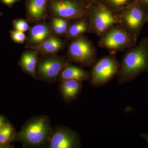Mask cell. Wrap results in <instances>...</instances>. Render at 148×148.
<instances>
[{"label":"cell","instance_id":"obj_1","mask_svg":"<svg viewBox=\"0 0 148 148\" xmlns=\"http://www.w3.org/2000/svg\"><path fill=\"white\" fill-rule=\"evenodd\" d=\"M148 72V36L125 51L120 62L117 79L119 84L132 81L140 74Z\"/></svg>","mask_w":148,"mask_h":148},{"label":"cell","instance_id":"obj_2","mask_svg":"<svg viewBox=\"0 0 148 148\" xmlns=\"http://www.w3.org/2000/svg\"><path fill=\"white\" fill-rule=\"evenodd\" d=\"M53 130L47 116H33L16 132L14 141L20 142L25 148L47 147Z\"/></svg>","mask_w":148,"mask_h":148},{"label":"cell","instance_id":"obj_3","mask_svg":"<svg viewBox=\"0 0 148 148\" xmlns=\"http://www.w3.org/2000/svg\"><path fill=\"white\" fill-rule=\"evenodd\" d=\"M86 11L91 34L98 36L119 24L117 13L110 10L99 0H93L87 4Z\"/></svg>","mask_w":148,"mask_h":148},{"label":"cell","instance_id":"obj_4","mask_svg":"<svg viewBox=\"0 0 148 148\" xmlns=\"http://www.w3.org/2000/svg\"><path fill=\"white\" fill-rule=\"evenodd\" d=\"M66 57L71 63L86 67H92L98 60L96 48L84 34L70 40Z\"/></svg>","mask_w":148,"mask_h":148},{"label":"cell","instance_id":"obj_5","mask_svg":"<svg viewBox=\"0 0 148 148\" xmlns=\"http://www.w3.org/2000/svg\"><path fill=\"white\" fill-rule=\"evenodd\" d=\"M99 37L98 46L112 55L117 51H125L137 45V41L119 24L112 26Z\"/></svg>","mask_w":148,"mask_h":148},{"label":"cell","instance_id":"obj_6","mask_svg":"<svg viewBox=\"0 0 148 148\" xmlns=\"http://www.w3.org/2000/svg\"><path fill=\"white\" fill-rule=\"evenodd\" d=\"M117 13L119 24L137 41L143 27L147 22V11L133 0L127 7Z\"/></svg>","mask_w":148,"mask_h":148},{"label":"cell","instance_id":"obj_7","mask_svg":"<svg viewBox=\"0 0 148 148\" xmlns=\"http://www.w3.org/2000/svg\"><path fill=\"white\" fill-rule=\"evenodd\" d=\"M43 56L38 58L35 73L37 79L49 83L57 82L63 69L71 63L66 56L55 54Z\"/></svg>","mask_w":148,"mask_h":148},{"label":"cell","instance_id":"obj_8","mask_svg":"<svg viewBox=\"0 0 148 148\" xmlns=\"http://www.w3.org/2000/svg\"><path fill=\"white\" fill-rule=\"evenodd\" d=\"M120 62L114 55H108L98 59L92 66L90 84L94 87H100L111 81L117 75Z\"/></svg>","mask_w":148,"mask_h":148},{"label":"cell","instance_id":"obj_9","mask_svg":"<svg viewBox=\"0 0 148 148\" xmlns=\"http://www.w3.org/2000/svg\"><path fill=\"white\" fill-rule=\"evenodd\" d=\"M87 5L78 0H49V12L51 16L77 20L87 16Z\"/></svg>","mask_w":148,"mask_h":148},{"label":"cell","instance_id":"obj_10","mask_svg":"<svg viewBox=\"0 0 148 148\" xmlns=\"http://www.w3.org/2000/svg\"><path fill=\"white\" fill-rule=\"evenodd\" d=\"M82 147L79 133L67 126L59 125L53 128L47 147L79 148Z\"/></svg>","mask_w":148,"mask_h":148},{"label":"cell","instance_id":"obj_11","mask_svg":"<svg viewBox=\"0 0 148 148\" xmlns=\"http://www.w3.org/2000/svg\"><path fill=\"white\" fill-rule=\"evenodd\" d=\"M27 20L32 23H39L48 17L49 0H26L25 2Z\"/></svg>","mask_w":148,"mask_h":148},{"label":"cell","instance_id":"obj_12","mask_svg":"<svg viewBox=\"0 0 148 148\" xmlns=\"http://www.w3.org/2000/svg\"><path fill=\"white\" fill-rule=\"evenodd\" d=\"M36 24L28 31L26 48L38 45L53 34L50 24L45 20Z\"/></svg>","mask_w":148,"mask_h":148},{"label":"cell","instance_id":"obj_13","mask_svg":"<svg viewBox=\"0 0 148 148\" xmlns=\"http://www.w3.org/2000/svg\"><path fill=\"white\" fill-rule=\"evenodd\" d=\"M66 43L53 34L38 45L27 49L36 51L42 56L54 55L62 50Z\"/></svg>","mask_w":148,"mask_h":148},{"label":"cell","instance_id":"obj_14","mask_svg":"<svg viewBox=\"0 0 148 148\" xmlns=\"http://www.w3.org/2000/svg\"><path fill=\"white\" fill-rule=\"evenodd\" d=\"M60 83L59 89L61 95L64 101L68 103L75 100L82 90V81L68 79Z\"/></svg>","mask_w":148,"mask_h":148},{"label":"cell","instance_id":"obj_15","mask_svg":"<svg viewBox=\"0 0 148 148\" xmlns=\"http://www.w3.org/2000/svg\"><path fill=\"white\" fill-rule=\"evenodd\" d=\"M28 49L23 51L18 64L25 73L37 79L35 71L39 54L36 51Z\"/></svg>","mask_w":148,"mask_h":148},{"label":"cell","instance_id":"obj_16","mask_svg":"<svg viewBox=\"0 0 148 148\" xmlns=\"http://www.w3.org/2000/svg\"><path fill=\"white\" fill-rule=\"evenodd\" d=\"M90 74L79 66L70 64L63 69L58 77V81L68 79L76 80L80 81H90Z\"/></svg>","mask_w":148,"mask_h":148},{"label":"cell","instance_id":"obj_17","mask_svg":"<svg viewBox=\"0 0 148 148\" xmlns=\"http://www.w3.org/2000/svg\"><path fill=\"white\" fill-rule=\"evenodd\" d=\"M91 34L90 24L87 16L72 21L68 31L64 35V41L67 43L72 39L85 33Z\"/></svg>","mask_w":148,"mask_h":148},{"label":"cell","instance_id":"obj_18","mask_svg":"<svg viewBox=\"0 0 148 148\" xmlns=\"http://www.w3.org/2000/svg\"><path fill=\"white\" fill-rule=\"evenodd\" d=\"M16 132L15 127L9 122L0 130V145L4 148L13 147L10 144L14 141Z\"/></svg>","mask_w":148,"mask_h":148},{"label":"cell","instance_id":"obj_19","mask_svg":"<svg viewBox=\"0 0 148 148\" xmlns=\"http://www.w3.org/2000/svg\"><path fill=\"white\" fill-rule=\"evenodd\" d=\"M72 21L69 19L52 16L50 18L49 24L54 34L64 36Z\"/></svg>","mask_w":148,"mask_h":148},{"label":"cell","instance_id":"obj_20","mask_svg":"<svg viewBox=\"0 0 148 148\" xmlns=\"http://www.w3.org/2000/svg\"><path fill=\"white\" fill-rule=\"evenodd\" d=\"M114 12L121 11L130 5L133 0H99Z\"/></svg>","mask_w":148,"mask_h":148},{"label":"cell","instance_id":"obj_21","mask_svg":"<svg viewBox=\"0 0 148 148\" xmlns=\"http://www.w3.org/2000/svg\"><path fill=\"white\" fill-rule=\"evenodd\" d=\"M12 25L14 30L23 32L29 31L30 28L27 20L23 18L15 19L12 22Z\"/></svg>","mask_w":148,"mask_h":148},{"label":"cell","instance_id":"obj_22","mask_svg":"<svg viewBox=\"0 0 148 148\" xmlns=\"http://www.w3.org/2000/svg\"><path fill=\"white\" fill-rule=\"evenodd\" d=\"M12 40L14 42L18 44H23L27 40V37L24 32L13 30L10 32Z\"/></svg>","mask_w":148,"mask_h":148},{"label":"cell","instance_id":"obj_23","mask_svg":"<svg viewBox=\"0 0 148 148\" xmlns=\"http://www.w3.org/2000/svg\"><path fill=\"white\" fill-rule=\"evenodd\" d=\"M20 1L21 0H0V1L5 5L11 8L14 4Z\"/></svg>","mask_w":148,"mask_h":148},{"label":"cell","instance_id":"obj_24","mask_svg":"<svg viewBox=\"0 0 148 148\" xmlns=\"http://www.w3.org/2000/svg\"><path fill=\"white\" fill-rule=\"evenodd\" d=\"M146 11L148 10V0H134Z\"/></svg>","mask_w":148,"mask_h":148},{"label":"cell","instance_id":"obj_25","mask_svg":"<svg viewBox=\"0 0 148 148\" xmlns=\"http://www.w3.org/2000/svg\"><path fill=\"white\" fill-rule=\"evenodd\" d=\"M9 122L6 117L3 115L0 114V130L5 125Z\"/></svg>","mask_w":148,"mask_h":148},{"label":"cell","instance_id":"obj_26","mask_svg":"<svg viewBox=\"0 0 148 148\" xmlns=\"http://www.w3.org/2000/svg\"><path fill=\"white\" fill-rule=\"evenodd\" d=\"M140 137L143 138L144 140L147 141L148 145V134H140Z\"/></svg>","mask_w":148,"mask_h":148},{"label":"cell","instance_id":"obj_27","mask_svg":"<svg viewBox=\"0 0 148 148\" xmlns=\"http://www.w3.org/2000/svg\"><path fill=\"white\" fill-rule=\"evenodd\" d=\"M78 1H82V2L85 3L87 5V4H88L89 3H90V2L93 1V0H78Z\"/></svg>","mask_w":148,"mask_h":148},{"label":"cell","instance_id":"obj_28","mask_svg":"<svg viewBox=\"0 0 148 148\" xmlns=\"http://www.w3.org/2000/svg\"><path fill=\"white\" fill-rule=\"evenodd\" d=\"M147 22L148 23V10L147 11Z\"/></svg>","mask_w":148,"mask_h":148},{"label":"cell","instance_id":"obj_29","mask_svg":"<svg viewBox=\"0 0 148 148\" xmlns=\"http://www.w3.org/2000/svg\"><path fill=\"white\" fill-rule=\"evenodd\" d=\"M0 148H4L1 145H0Z\"/></svg>","mask_w":148,"mask_h":148}]
</instances>
